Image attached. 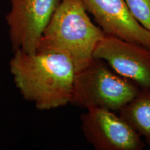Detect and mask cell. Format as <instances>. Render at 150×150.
Instances as JSON below:
<instances>
[{
    "mask_svg": "<svg viewBox=\"0 0 150 150\" xmlns=\"http://www.w3.org/2000/svg\"><path fill=\"white\" fill-rule=\"evenodd\" d=\"M13 52L10 72L24 99L40 110L71 102L76 70L70 57L57 52Z\"/></svg>",
    "mask_w": 150,
    "mask_h": 150,
    "instance_id": "obj_1",
    "label": "cell"
},
{
    "mask_svg": "<svg viewBox=\"0 0 150 150\" xmlns=\"http://www.w3.org/2000/svg\"><path fill=\"white\" fill-rule=\"evenodd\" d=\"M88 13L82 0H59L36 52L65 54L72 60L76 72L91 64L95 48L106 34L92 22Z\"/></svg>",
    "mask_w": 150,
    "mask_h": 150,
    "instance_id": "obj_2",
    "label": "cell"
},
{
    "mask_svg": "<svg viewBox=\"0 0 150 150\" xmlns=\"http://www.w3.org/2000/svg\"><path fill=\"white\" fill-rule=\"evenodd\" d=\"M140 88L112 71L102 59L76 73L71 104L85 108L96 107L120 111L136 97Z\"/></svg>",
    "mask_w": 150,
    "mask_h": 150,
    "instance_id": "obj_3",
    "label": "cell"
},
{
    "mask_svg": "<svg viewBox=\"0 0 150 150\" xmlns=\"http://www.w3.org/2000/svg\"><path fill=\"white\" fill-rule=\"evenodd\" d=\"M6 16L13 52L34 53L59 0H9Z\"/></svg>",
    "mask_w": 150,
    "mask_h": 150,
    "instance_id": "obj_4",
    "label": "cell"
},
{
    "mask_svg": "<svg viewBox=\"0 0 150 150\" xmlns=\"http://www.w3.org/2000/svg\"><path fill=\"white\" fill-rule=\"evenodd\" d=\"M81 117L87 141L97 150H142L145 143L125 120L113 111L89 108Z\"/></svg>",
    "mask_w": 150,
    "mask_h": 150,
    "instance_id": "obj_5",
    "label": "cell"
},
{
    "mask_svg": "<svg viewBox=\"0 0 150 150\" xmlns=\"http://www.w3.org/2000/svg\"><path fill=\"white\" fill-rule=\"evenodd\" d=\"M93 57L106 62L117 74L140 88H150L149 49L106 35L97 45Z\"/></svg>",
    "mask_w": 150,
    "mask_h": 150,
    "instance_id": "obj_6",
    "label": "cell"
},
{
    "mask_svg": "<svg viewBox=\"0 0 150 150\" xmlns=\"http://www.w3.org/2000/svg\"><path fill=\"white\" fill-rule=\"evenodd\" d=\"M105 34L150 50V31L129 10L125 0H82Z\"/></svg>",
    "mask_w": 150,
    "mask_h": 150,
    "instance_id": "obj_7",
    "label": "cell"
},
{
    "mask_svg": "<svg viewBox=\"0 0 150 150\" xmlns=\"http://www.w3.org/2000/svg\"><path fill=\"white\" fill-rule=\"evenodd\" d=\"M125 120L150 145V88H141L119 111Z\"/></svg>",
    "mask_w": 150,
    "mask_h": 150,
    "instance_id": "obj_8",
    "label": "cell"
},
{
    "mask_svg": "<svg viewBox=\"0 0 150 150\" xmlns=\"http://www.w3.org/2000/svg\"><path fill=\"white\" fill-rule=\"evenodd\" d=\"M125 1L135 18L150 31V0H125Z\"/></svg>",
    "mask_w": 150,
    "mask_h": 150,
    "instance_id": "obj_9",
    "label": "cell"
}]
</instances>
